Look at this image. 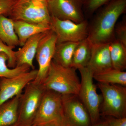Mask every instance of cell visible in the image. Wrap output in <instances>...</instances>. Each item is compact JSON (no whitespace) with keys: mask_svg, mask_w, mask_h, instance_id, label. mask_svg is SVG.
<instances>
[{"mask_svg":"<svg viewBox=\"0 0 126 126\" xmlns=\"http://www.w3.org/2000/svg\"><path fill=\"white\" fill-rule=\"evenodd\" d=\"M8 56L4 52H0V79L1 78H14L19 75L30 71L31 67L25 64L11 68L7 66L6 63Z\"/></svg>","mask_w":126,"mask_h":126,"instance_id":"cell-22","label":"cell"},{"mask_svg":"<svg viewBox=\"0 0 126 126\" xmlns=\"http://www.w3.org/2000/svg\"><path fill=\"white\" fill-rule=\"evenodd\" d=\"M92 47L87 38L79 41L73 55L71 67L77 70L87 67L91 56Z\"/></svg>","mask_w":126,"mask_h":126,"instance_id":"cell-17","label":"cell"},{"mask_svg":"<svg viewBox=\"0 0 126 126\" xmlns=\"http://www.w3.org/2000/svg\"><path fill=\"white\" fill-rule=\"evenodd\" d=\"M76 70L73 67H63L52 60L47 77L43 84L44 88L62 95H78L80 81Z\"/></svg>","mask_w":126,"mask_h":126,"instance_id":"cell-2","label":"cell"},{"mask_svg":"<svg viewBox=\"0 0 126 126\" xmlns=\"http://www.w3.org/2000/svg\"><path fill=\"white\" fill-rule=\"evenodd\" d=\"M64 121L70 126H92L89 113L78 95H62Z\"/></svg>","mask_w":126,"mask_h":126,"instance_id":"cell-10","label":"cell"},{"mask_svg":"<svg viewBox=\"0 0 126 126\" xmlns=\"http://www.w3.org/2000/svg\"><path fill=\"white\" fill-rule=\"evenodd\" d=\"M102 97L100 110L103 115L112 117H126V87L118 84H97Z\"/></svg>","mask_w":126,"mask_h":126,"instance_id":"cell-5","label":"cell"},{"mask_svg":"<svg viewBox=\"0 0 126 126\" xmlns=\"http://www.w3.org/2000/svg\"><path fill=\"white\" fill-rule=\"evenodd\" d=\"M82 0L83 1H83H84V0Z\"/></svg>","mask_w":126,"mask_h":126,"instance_id":"cell-32","label":"cell"},{"mask_svg":"<svg viewBox=\"0 0 126 126\" xmlns=\"http://www.w3.org/2000/svg\"><path fill=\"white\" fill-rule=\"evenodd\" d=\"M93 79L100 83L126 86V72L115 69L94 74Z\"/></svg>","mask_w":126,"mask_h":126,"instance_id":"cell-21","label":"cell"},{"mask_svg":"<svg viewBox=\"0 0 126 126\" xmlns=\"http://www.w3.org/2000/svg\"><path fill=\"white\" fill-rule=\"evenodd\" d=\"M15 48V47L8 46L0 39V52H4L8 56L7 65L11 68L16 67L15 51L14 50Z\"/></svg>","mask_w":126,"mask_h":126,"instance_id":"cell-23","label":"cell"},{"mask_svg":"<svg viewBox=\"0 0 126 126\" xmlns=\"http://www.w3.org/2000/svg\"><path fill=\"white\" fill-rule=\"evenodd\" d=\"M16 0H0V15L7 16Z\"/></svg>","mask_w":126,"mask_h":126,"instance_id":"cell-26","label":"cell"},{"mask_svg":"<svg viewBox=\"0 0 126 126\" xmlns=\"http://www.w3.org/2000/svg\"><path fill=\"white\" fill-rule=\"evenodd\" d=\"M109 117L106 121L108 126H126V117L117 118Z\"/></svg>","mask_w":126,"mask_h":126,"instance_id":"cell-27","label":"cell"},{"mask_svg":"<svg viewBox=\"0 0 126 126\" xmlns=\"http://www.w3.org/2000/svg\"><path fill=\"white\" fill-rule=\"evenodd\" d=\"M92 126H108L106 121L103 122H98Z\"/></svg>","mask_w":126,"mask_h":126,"instance_id":"cell-29","label":"cell"},{"mask_svg":"<svg viewBox=\"0 0 126 126\" xmlns=\"http://www.w3.org/2000/svg\"><path fill=\"white\" fill-rule=\"evenodd\" d=\"M57 44L56 35L52 30L47 32L41 40L36 50V61L39 65L37 76L32 82L43 84L45 80L54 55Z\"/></svg>","mask_w":126,"mask_h":126,"instance_id":"cell-9","label":"cell"},{"mask_svg":"<svg viewBox=\"0 0 126 126\" xmlns=\"http://www.w3.org/2000/svg\"><path fill=\"white\" fill-rule=\"evenodd\" d=\"M14 29L19 41V46H22L29 38L51 30L50 25L29 23L21 20H14Z\"/></svg>","mask_w":126,"mask_h":126,"instance_id":"cell-15","label":"cell"},{"mask_svg":"<svg viewBox=\"0 0 126 126\" xmlns=\"http://www.w3.org/2000/svg\"><path fill=\"white\" fill-rule=\"evenodd\" d=\"M79 42H66L56 44L53 60L65 67H72L75 49Z\"/></svg>","mask_w":126,"mask_h":126,"instance_id":"cell-18","label":"cell"},{"mask_svg":"<svg viewBox=\"0 0 126 126\" xmlns=\"http://www.w3.org/2000/svg\"><path fill=\"white\" fill-rule=\"evenodd\" d=\"M61 124H58L55 122H50L33 125L31 126H59Z\"/></svg>","mask_w":126,"mask_h":126,"instance_id":"cell-28","label":"cell"},{"mask_svg":"<svg viewBox=\"0 0 126 126\" xmlns=\"http://www.w3.org/2000/svg\"><path fill=\"white\" fill-rule=\"evenodd\" d=\"M50 122H55L60 124L65 123L62 95L53 90L45 89L32 125Z\"/></svg>","mask_w":126,"mask_h":126,"instance_id":"cell-7","label":"cell"},{"mask_svg":"<svg viewBox=\"0 0 126 126\" xmlns=\"http://www.w3.org/2000/svg\"><path fill=\"white\" fill-rule=\"evenodd\" d=\"M99 12L91 26L87 38L92 45L109 43L115 39L117 21L126 11V0H111Z\"/></svg>","mask_w":126,"mask_h":126,"instance_id":"cell-1","label":"cell"},{"mask_svg":"<svg viewBox=\"0 0 126 126\" xmlns=\"http://www.w3.org/2000/svg\"><path fill=\"white\" fill-rule=\"evenodd\" d=\"M47 4L51 16L77 23L85 20L82 0H48Z\"/></svg>","mask_w":126,"mask_h":126,"instance_id":"cell-11","label":"cell"},{"mask_svg":"<svg viewBox=\"0 0 126 126\" xmlns=\"http://www.w3.org/2000/svg\"><path fill=\"white\" fill-rule=\"evenodd\" d=\"M33 69L14 78L0 79V105L18 94L22 93L27 84L33 81L38 74Z\"/></svg>","mask_w":126,"mask_h":126,"instance_id":"cell-12","label":"cell"},{"mask_svg":"<svg viewBox=\"0 0 126 126\" xmlns=\"http://www.w3.org/2000/svg\"><path fill=\"white\" fill-rule=\"evenodd\" d=\"M114 34L116 36L117 40L125 47H126V21L124 18L121 22L116 25L114 30Z\"/></svg>","mask_w":126,"mask_h":126,"instance_id":"cell-25","label":"cell"},{"mask_svg":"<svg viewBox=\"0 0 126 126\" xmlns=\"http://www.w3.org/2000/svg\"><path fill=\"white\" fill-rule=\"evenodd\" d=\"M47 32L36 34L29 38L22 47L15 51L16 67L26 64L34 69L33 61L39 43Z\"/></svg>","mask_w":126,"mask_h":126,"instance_id":"cell-14","label":"cell"},{"mask_svg":"<svg viewBox=\"0 0 126 126\" xmlns=\"http://www.w3.org/2000/svg\"><path fill=\"white\" fill-rule=\"evenodd\" d=\"M47 0V1L48 0Z\"/></svg>","mask_w":126,"mask_h":126,"instance_id":"cell-33","label":"cell"},{"mask_svg":"<svg viewBox=\"0 0 126 126\" xmlns=\"http://www.w3.org/2000/svg\"><path fill=\"white\" fill-rule=\"evenodd\" d=\"M45 90L43 84H37L32 81L27 84L20 97L17 123L32 126Z\"/></svg>","mask_w":126,"mask_h":126,"instance_id":"cell-6","label":"cell"},{"mask_svg":"<svg viewBox=\"0 0 126 126\" xmlns=\"http://www.w3.org/2000/svg\"><path fill=\"white\" fill-rule=\"evenodd\" d=\"M109 44L92 45L91 56L87 67L93 75L113 68Z\"/></svg>","mask_w":126,"mask_h":126,"instance_id":"cell-13","label":"cell"},{"mask_svg":"<svg viewBox=\"0 0 126 126\" xmlns=\"http://www.w3.org/2000/svg\"><path fill=\"white\" fill-rule=\"evenodd\" d=\"M78 70L81 74V80L78 95L87 109L93 126L99 121L102 97L101 94L97 92L92 71L87 67Z\"/></svg>","mask_w":126,"mask_h":126,"instance_id":"cell-4","label":"cell"},{"mask_svg":"<svg viewBox=\"0 0 126 126\" xmlns=\"http://www.w3.org/2000/svg\"><path fill=\"white\" fill-rule=\"evenodd\" d=\"M7 16L14 20L50 25L51 16L46 0H16Z\"/></svg>","mask_w":126,"mask_h":126,"instance_id":"cell-3","label":"cell"},{"mask_svg":"<svg viewBox=\"0 0 126 126\" xmlns=\"http://www.w3.org/2000/svg\"><path fill=\"white\" fill-rule=\"evenodd\" d=\"M59 126H68V125H67L66 123H64V124H61V125H60Z\"/></svg>","mask_w":126,"mask_h":126,"instance_id":"cell-31","label":"cell"},{"mask_svg":"<svg viewBox=\"0 0 126 126\" xmlns=\"http://www.w3.org/2000/svg\"><path fill=\"white\" fill-rule=\"evenodd\" d=\"M113 68L124 71L126 68V47L116 39L109 44Z\"/></svg>","mask_w":126,"mask_h":126,"instance_id":"cell-20","label":"cell"},{"mask_svg":"<svg viewBox=\"0 0 126 126\" xmlns=\"http://www.w3.org/2000/svg\"><path fill=\"white\" fill-rule=\"evenodd\" d=\"M110 0H84L83 5L86 12L91 15Z\"/></svg>","mask_w":126,"mask_h":126,"instance_id":"cell-24","label":"cell"},{"mask_svg":"<svg viewBox=\"0 0 126 126\" xmlns=\"http://www.w3.org/2000/svg\"><path fill=\"white\" fill-rule=\"evenodd\" d=\"M0 39L11 47L19 46V41L14 26V20L6 16L0 15Z\"/></svg>","mask_w":126,"mask_h":126,"instance_id":"cell-19","label":"cell"},{"mask_svg":"<svg viewBox=\"0 0 126 126\" xmlns=\"http://www.w3.org/2000/svg\"><path fill=\"white\" fill-rule=\"evenodd\" d=\"M21 94L0 105V126H11L17 123L19 101Z\"/></svg>","mask_w":126,"mask_h":126,"instance_id":"cell-16","label":"cell"},{"mask_svg":"<svg viewBox=\"0 0 126 126\" xmlns=\"http://www.w3.org/2000/svg\"><path fill=\"white\" fill-rule=\"evenodd\" d=\"M50 26L56 35L57 44L66 42H79L88 37L89 26L85 20L77 23L51 16Z\"/></svg>","mask_w":126,"mask_h":126,"instance_id":"cell-8","label":"cell"},{"mask_svg":"<svg viewBox=\"0 0 126 126\" xmlns=\"http://www.w3.org/2000/svg\"><path fill=\"white\" fill-rule=\"evenodd\" d=\"M24 126V125H22V124H19V123H17L16 124H14V125H12V126Z\"/></svg>","mask_w":126,"mask_h":126,"instance_id":"cell-30","label":"cell"}]
</instances>
